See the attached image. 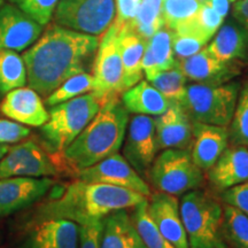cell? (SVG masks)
<instances>
[{"label":"cell","instance_id":"cell-6","mask_svg":"<svg viewBox=\"0 0 248 248\" xmlns=\"http://www.w3.org/2000/svg\"><path fill=\"white\" fill-rule=\"evenodd\" d=\"M239 90L238 83L229 82L219 85L193 83L186 86L181 106L192 122L229 126Z\"/></svg>","mask_w":248,"mask_h":248},{"label":"cell","instance_id":"cell-38","mask_svg":"<svg viewBox=\"0 0 248 248\" xmlns=\"http://www.w3.org/2000/svg\"><path fill=\"white\" fill-rule=\"evenodd\" d=\"M223 203L230 204L248 216V181L219 193Z\"/></svg>","mask_w":248,"mask_h":248},{"label":"cell","instance_id":"cell-41","mask_svg":"<svg viewBox=\"0 0 248 248\" xmlns=\"http://www.w3.org/2000/svg\"><path fill=\"white\" fill-rule=\"evenodd\" d=\"M141 0H115L114 24L121 29L135 18Z\"/></svg>","mask_w":248,"mask_h":248},{"label":"cell","instance_id":"cell-24","mask_svg":"<svg viewBox=\"0 0 248 248\" xmlns=\"http://www.w3.org/2000/svg\"><path fill=\"white\" fill-rule=\"evenodd\" d=\"M123 106L135 115L159 116L168 109L171 102L156 90L148 80H140L122 92Z\"/></svg>","mask_w":248,"mask_h":248},{"label":"cell","instance_id":"cell-7","mask_svg":"<svg viewBox=\"0 0 248 248\" xmlns=\"http://www.w3.org/2000/svg\"><path fill=\"white\" fill-rule=\"evenodd\" d=\"M147 179L155 191L175 197L200 188L203 171L192 159L190 150H163L152 163Z\"/></svg>","mask_w":248,"mask_h":248},{"label":"cell","instance_id":"cell-28","mask_svg":"<svg viewBox=\"0 0 248 248\" xmlns=\"http://www.w3.org/2000/svg\"><path fill=\"white\" fill-rule=\"evenodd\" d=\"M223 237L232 248H248V216L223 203Z\"/></svg>","mask_w":248,"mask_h":248},{"label":"cell","instance_id":"cell-21","mask_svg":"<svg viewBox=\"0 0 248 248\" xmlns=\"http://www.w3.org/2000/svg\"><path fill=\"white\" fill-rule=\"evenodd\" d=\"M207 173L210 186L218 193L247 182L248 147L229 145Z\"/></svg>","mask_w":248,"mask_h":248},{"label":"cell","instance_id":"cell-9","mask_svg":"<svg viewBox=\"0 0 248 248\" xmlns=\"http://www.w3.org/2000/svg\"><path fill=\"white\" fill-rule=\"evenodd\" d=\"M120 29L111 24L104 33L93 62L94 93L102 104L124 92L123 64L119 44Z\"/></svg>","mask_w":248,"mask_h":248},{"label":"cell","instance_id":"cell-44","mask_svg":"<svg viewBox=\"0 0 248 248\" xmlns=\"http://www.w3.org/2000/svg\"><path fill=\"white\" fill-rule=\"evenodd\" d=\"M8 150H9L8 145H6V144H1V145H0V161H1L2 157L5 156V154L7 153Z\"/></svg>","mask_w":248,"mask_h":248},{"label":"cell","instance_id":"cell-12","mask_svg":"<svg viewBox=\"0 0 248 248\" xmlns=\"http://www.w3.org/2000/svg\"><path fill=\"white\" fill-rule=\"evenodd\" d=\"M78 179L91 183L121 186L150 197L151 188L148 183L132 168L122 154L115 153L100 162L77 172Z\"/></svg>","mask_w":248,"mask_h":248},{"label":"cell","instance_id":"cell-15","mask_svg":"<svg viewBox=\"0 0 248 248\" xmlns=\"http://www.w3.org/2000/svg\"><path fill=\"white\" fill-rule=\"evenodd\" d=\"M147 212L161 234L175 248H188L177 197L155 191L147 198Z\"/></svg>","mask_w":248,"mask_h":248},{"label":"cell","instance_id":"cell-22","mask_svg":"<svg viewBox=\"0 0 248 248\" xmlns=\"http://www.w3.org/2000/svg\"><path fill=\"white\" fill-rule=\"evenodd\" d=\"M206 49L219 61L243 66L248 61V30L231 17L223 22Z\"/></svg>","mask_w":248,"mask_h":248},{"label":"cell","instance_id":"cell-20","mask_svg":"<svg viewBox=\"0 0 248 248\" xmlns=\"http://www.w3.org/2000/svg\"><path fill=\"white\" fill-rule=\"evenodd\" d=\"M0 110L8 119L36 128L44 125L49 116L38 93L23 86L6 93Z\"/></svg>","mask_w":248,"mask_h":248},{"label":"cell","instance_id":"cell-46","mask_svg":"<svg viewBox=\"0 0 248 248\" xmlns=\"http://www.w3.org/2000/svg\"><path fill=\"white\" fill-rule=\"evenodd\" d=\"M4 1H5V0H0V6L4 4Z\"/></svg>","mask_w":248,"mask_h":248},{"label":"cell","instance_id":"cell-35","mask_svg":"<svg viewBox=\"0 0 248 248\" xmlns=\"http://www.w3.org/2000/svg\"><path fill=\"white\" fill-rule=\"evenodd\" d=\"M201 6L199 0H163L162 16L164 26L175 30L181 24L190 21Z\"/></svg>","mask_w":248,"mask_h":248},{"label":"cell","instance_id":"cell-37","mask_svg":"<svg viewBox=\"0 0 248 248\" xmlns=\"http://www.w3.org/2000/svg\"><path fill=\"white\" fill-rule=\"evenodd\" d=\"M59 0H21L18 6L40 26H46L53 17Z\"/></svg>","mask_w":248,"mask_h":248},{"label":"cell","instance_id":"cell-4","mask_svg":"<svg viewBox=\"0 0 248 248\" xmlns=\"http://www.w3.org/2000/svg\"><path fill=\"white\" fill-rule=\"evenodd\" d=\"M188 248H228L223 237V202L207 191H190L179 202Z\"/></svg>","mask_w":248,"mask_h":248},{"label":"cell","instance_id":"cell-45","mask_svg":"<svg viewBox=\"0 0 248 248\" xmlns=\"http://www.w3.org/2000/svg\"><path fill=\"white\" fill-rule=\"evenodd\" d=\"M12 2H14V4H18V2L21 1V0H11Z\"/></svg>","mask_w":248,"mask_h":248},{"label":"cell","instance_id":"cell-3","mask_svg":"<svg viewBox=\"0 0 248 248\" xmlns=\"http://www.w3.org/2000/svg\"><path fill=\"white\" fill-rule=\"evenodd\" d=\"M130 113L119 95L107 99L97 115L62 152L63 159L77 172L100 162L122 148Z\"/></svg>","mask_w":248,"mask_h":248},{"label":"cell","instance_id":"cell-18","mask_svg":"<svg viewBox=\"0 0 248 248\" xmlns=\"http://www.w3.org/2000/svg\"><path fill=\"white\" fill-rule=\"evenodd\" d=\"M157 146L160 151L176 148L190 150L192 142V121L181 104L171 102L168 109L153 117Z\"/></svg>","mask_w":248,"mask_h":248},{"label":"cell","instance_id":"cell-32","mask_svg":"<svg viewBox=\"0 0 248 248\" xmlns=\"http://www.w3.org/2000/svg\"><path fill=\"white\" fill-rule=\"evenodd\" d=\"M147 48L153 57L159 73L171 69L177 64L172 49V31L163 26L147 42Z\"/></svg>","mask_w":248,"mask_h":248},{"label":"cell","instance_id":"cell-1","mask_svg":"<svg viewBox=\"0 0 248 248\" xmlns=\"http://www.w3.org/2000/svg\"><path fill=\"white\" fill-rule=\"evenodd\" d=\"M99 42L98 36L51 26L22 57L29 88L46 98L71 76L89 73Z\"/></svg>","mask_w":248,"mask_h":248},{"label":"cell","instance_id":"cell-25","mask_svg":"<svg viewBox=\"0 0 248 248\" xmlns=\"http://www.w3.org/2000/svg\"><path fill=\"white\" fill-rule=\"evenodd\" d=\"M119 44L123 64L124 91L139 83L142 78V57L146 49L147 40L136 35L126 28L119 31Z\"/></svg>","mask_w":248,"mask_h":248},{"label":"cell","instance_id":"cell-16","mask_svg":"<svg viewBox=\"0 0 248 248\" xmlns=\"http://www.w3.org/2000/svg\"><path fill=\"white\" fill-rule=\"evenodd\" d=\"M186 79L198 84L219 85L231 82L241 71V64L219 61L206 47L192 57L178 61Z\"/></svg>","mask_w":248,"mask_h":248},{"label":"cell","instance_id":"cell-31","mask_svg":"<svg viewBox=\"0 0 248 248\" xmlns=\"http://www.w3.org/2000/svg\"><path fill=\"white\" fill-rule=\"evenodd\" d=\"M93 91H94V77L89 73H82L64 80L59 88L46 97L45 104L49 107H53L61 102Z\"/></svg>","mask_w":248,"mask_h":248},{"label":"cell","instance_id":"cell-11","mask_svg":"<svg viewBox=\"0 0 248 248\" xmlns=\"http://www.w3.org/2000/svg\"><path fill=\"white\" fill-rule=\"evenodd\" d=\"M58 170L37 142L27 140L9 147L0 161V179L9 177H49Z\"/></svg>","mask_w":248,"mask_h":248},{"label":"cell","instance_id":"cell-27","mask_svg":"<svg viewBox=\"0 0 248 248\" xmlns=\"http://www.w3.org/2000/svg\"><path fill=\"white\" fill-rule=\"evenodd\" d=\"M27 83V69L23 58L15 51H0V95L22 88Z\"/></svg>","mask_w":248,"mask_h":248},{"label":"cell","instance_id":"cell-48","mask_svg":"<svg viewBox=\"0 0 248 248\" xmlns=\"http://www.w3.org/2000/svg\"><path fill=\"white\" fill-rule=\"evenodd\" d=\"M199 1H201V2H203V1H206V0H199Z\"/></svg>","mask_w":248,"mask_h":248},{"label":"cell","instance_id":"cell-34","mask_svg":"<svg viewBox=\"0 0 248 248\" xmlns=\"http://www.w3.org/2000/svg\"><path fill=\"white\" fill-rule=\"evenodd\" d=\"M223 22L224 20L207 2L203 1L201 2L198 13L190 21L181 24L176 29L191 30L209 42L221 28Z\"/></svg>","mask_w":248,"mask_h":248},{"label":"cell","instance_id":"cell-26","mask_svg":"<svg viewBox=\"0 0 248 248\" xmlns=\"http://www.w3.org/2000/svg\"><path fill=\"white\" fill-rule=\"evenodd\" d=\"M162 6L163 0H141L135 18L123 28L131 30L148 42L164 26Z\"/></svg>","mask_w":248,"mask_h":248},{"label":"cell","instance_id":"cell-33","mask_svg":"<svg viewBox=\"0 0 248 248\" xmlns=\"http://www.w3.org/2000/svg\"><path fill=\"white\" fill-rule=\"evenodd\" d=\"M186 82L187 79L177 62V64L171 69L157 74L150 83L155 89L159 90L170 102L181 104L185 95L186 86H187Z\"/></svg>","mask_w":248,"mask_h":248},{"label":"cell","instance_id":"cell-47","mask_svg":"<svg viewBox=\"0 0 248 248\" xmlns=\"http://www.w3.org/2000/svg\"><path fill=\"white\" fill-rule=\"evenodd\" d=\"M234 1H237V0H230V2H234Z\"/></svg>","mask_w":248,"mask_h":248},{"label":"cell","instance_id":"cell-39","mask_svg":"<svg viewBox=\"0 0 248 248\" xmlns=\"http://www.w3.org/2000/svg\"><path fill=\"white\" fill-rule=\"evenodd\" d=\"M30 135V129L9 120H0V145L14 144Z\"/></svg>","mask_w":248,"mask_h":248},{"label":"cell","instance_id":"cell-17","mask_svg":"<svg viewBox=\"0 0 248 248\" xmlns=\"http://www.w3.org/2000/svg\"><path fill=\"white\" fill-rule=\"evenodd\" d=\"M229 145L228 126L192 122L190 153L194 163L203 172L212 168Z\"/></svg>","mask_w":248,"mask_h":248},{"label":"cell","instance_id":"cell-8","mask_svg":"<svg viewBox=\"0 0 248 248\" xmlns=\"http://www.w3.org/2000/svg\"><path fill=\"white\" fill-rule=\"evenodd\" d=\"M115 18V0H59L55 23L67 29L100 36Z\"/></svg>","mask_w":248,"mask_h":248},{"label":"cell","instance_id":"cell-23","mask_svg":"<svg viewBox=\"0 0 248 248\" xmlns=\"http://www.w3.org/2000/svg\"><path fill=\"white\" fill-rule=\"evenodd\" d=\"M100 248H147L128 209L116 210L102 219Z\"/></svg>","mask_w":248,"mask_h":248},{"label":"cell","instance_id":"cell-42","mask_svg":"<svg viewBox=\"0 0 248 248\" xmlns=\"http://www.w3.org/2000/svg\"><path fill=\"white\" fill-rule=\"evenodd\" d=\"M233 4L232 16L248 30V0H237Z\"/></svg>","mask_w":248,"mask_h":248},{"label":"cell","instance_id":"cell-43","mask_svg":"<svg viewBox=\"0 0 248 248\" xmlns=\"http://www.w3.org/2000/svg\"><path fill=\"white\" fill-rule=\"evenodd\" d=\"M204 2H207L223 20H225L230 9V0H206Z\"/></svg>","mask_w":248,"mask_h":248},{"label":"cell","instance_id":"cell-19","mask_svg":"<svg viewBox=\"0 0 248 248\" xmlns=\"http://www.w3.org/2000/svg\"><path fill=\"white\" fill-rule=\"evenodd\" d=\"M79 225L63 218L37 222L21 248H78Z\"/></svg>","mask_w":248,"mask_h":248},{"label":"cell","instance_id":"cell-30","mask_svg":"<svg viewBox=\"0 0 248 248\" xmlns=\"http://www.w3.org/2000/svg\"><path fill=\"white\" fill-rule=\"evenodd\" d=\"M228 130L230 145L248 147V80L239 90L233 116Z\"/></svg>","mask_w":248,"mask_h":248},{"label":"cell","instance_id":"cell-36","mask_svg":"<svg viewBox=\"0 0 248 248\" xmlns=\"http://www.w3.org/2000/svg\"><path fill=\"white\" fill-rule=\"evenodd\" d=\"M208 43V40L191 30L176 29L172 31V49L177 61H182L197 54L206 47Z\"/></svg>","mask_w":248,"mask_h":248},{"label":"cell","instance_id":"cell-14","mask_svg":"<svg viewBox=\"0 0 248 248\" xmlns=\"http://www.w3.org/2000/svg\"><path fill=\"white\" fill-rule=\"evenodd\" d=\"M49 177L0 179V216H8L39 201L54 185Z\"/></svg>","mask_w":248,"mask_h":248},{"label":"cell","instance_id":"cell-2","mask_svg":"<svg viewBox=\"0 0 248 248\" xmlns=\"http://www.w3.org/2000/svg\"><path fill=\"white\" fill-rule=\"evenodd\" d=\"M147 198L121 186L78 179L68 185L60 197L40 206L36 221L63 218L78 225L89 224L101 221L116 210L131 209Z\"/></svg>","mask_w":248,"mask_h":248},{"label":"cell","instance_id":"cell-5","mask_svg":"<svg viewBox=\"0 0 248 248\" xmlns=\"http://www.w3.org/2000/svg\"><path fill=\"white\" fill-rule=\"evenodd\" d=\"M102 102L94 93H85L51 107L48 120L40 126L42 142L49 153L63 152L91 122Z\"/></svg>","mask_w":248,"mask_h":248},{"label":"cell","instance_id":"cell-13","mask_svg":"<svg viewBox=\"0 0 248 248\" xmlns=\"http://www.w3.org/2000/svg\"><path fill=\"white\" fill-rule=\"evenodd\" d=\"M43 26L21 8L11 4L0 6V51L20 52L35 44Z\"/></svg>","mask_w":248,"mask_h":248},{"label":"cell","instance_id":"cell-40","mask_svg":"<svg viewBox=\"0 0 248 248\" xmlns=\"http://www.w3.org/2000/svg\"><path fill=\"white\" fill-rule=\"evenodd\" d=\"M102 219L79 225L78 248H100Z\"/></svg>","mask_w":248,"mask_h":248},{"label":"cell","instance_id":"cell-29","mask_svg":"<svg viewBox=\"0 0 248 248\" xmlns=\"http://www.w3.org/2000/svg\"><path fill=\"white\" fill-rule=\"evenodd\" d=\"M130 213L131 219L137 229L141 240L147 248H175L157 230L147 212V199L142 201Z\"/></svg>","mask_w":248,"mask_h":248},{"label":"cell","instance_id":"cell-10","mask_svg":"<svg viewBox=\"0 0 248 248\" xmlns=\"http://www.w3.org/2000/svg\"><path fill=\"white\" fill-rule=\"evenodd\" d=\"M159 151L153 117L147 115L130 117L122 145V155L144 179L147 178Z\"/></svg>","mask_w":248,"mask_h":248}]
</instances>
